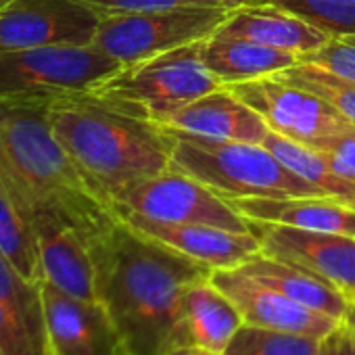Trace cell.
<instances>
[{
    "mask_svg": "<svg viewBox=\"0 0 355 355\" xmlns=\"http://www.w3.org/2000/svg\"><path fill=\"white\" fill-rule=\"evenodd\" d=\"M96 297L128 355H167L182 347L180 307L191 284L214 270L115 220L88 243Z\"/></svg>",
    "mask_w": 355,
    "mask_h": 355,
    "instance_id": "1",
    "label": "cell"
},
{
    "mask_svg": "<svg viewBox=\"0 0 355 355\" xmlns=\"http://www.w3.org/2000/svg\"><path fill=\"white\" fill-rule=\"evenodd\" d=\"M0 178L30 218H57L86 243L117 220L109 195L59 142L44 111L0 113Z\"/></svg>",
    "mask_w": 355,
    "mask_h": 355,
    "instance_id": "2",
    "label": "cell"
},
{
    "mask_svg": "<svg viewBox=\"0 0 355 355\" xmlns=\"http://www.w3.org/2000/svg\"><path fill=\"white\" fill-rule=\"evenodd\" d=\"M44 115L59 142L111 201L169 169L171 140L155 121L121 113L90 94L59 103Z\"/></svg>",
    "mask_w": 355,
    "mask_h": 355,
    "instance_id": "3",
    "label": "cell"
},
{
    "mask_svg": "<svg viewBox=\"0 0 355 355\" xmlns=\"http://www.w3.org/2000/svg\"><path fill=\"white\" fill-rule=\"evenodd\" d=\"M171 140L169 167L193 175L224 199L328 197L286 167L263 144L207 138L161 125Z\"/></svg>",
    "mask_w": 355,
    "mask_h": 355,
    "instance_id": "4",
    "label": "cell"
},
{
    "mask_svg": "<svg viewBox=\"0 0 355 355\" xmlns=\"http://www.w3.org/2000/svg\"><path fill=\"white\" fill-rule=\"evenodd\" d=\"M121 69L94 44L0 53V111H46L92 94Z\"/></svg>",
    "mask_w": 355,
    "mask_h": 355,
    "instance_id": "5",
    "label": "cell"
},
{
    "mask_svg": "<svg viewBox=\"0 0 355 355\" xmlns=\"http://www.w3.org/2000/svg\"><path fill=\"white\" fill-rule=\"evenodd\" d=\"M201 42L123 67L90 96L132 117L159 123L171 111L224 88L201 59Z\"/></svg>",
    "mask_w": 355,
    "mask_h": 355,
    "instance_id": "6",
    "label": "cell"
},
{
    "mask_svg": "<svg viewBox=\"0 0 355 355\" xmlns=\"http://www.w3.org/2000/svg\"><path fill=\"white\" fill-rule=\"evenodd\" d=\"M232 15L228 9L182 7L105 15L98 24L94 46L117 59L123 67L157 55L182 49L214 36Z\"/></svg>",
    "mask_w": 355,
    "mask_h": 355,
    "instance_id": "7",
    "label": "cell"
},
{
    "mask_svg": "<svg viewBox=\"0 0 355 355\" xmlns=\"http://www.w3.org/2000/svg\"><path fill=\"white\" fill-rule=\"evenodd\" d=\"M224 88L257 111L272 132L297 144L328 153L340 140L355 136L351 121L305 88L282 84L274 78H257Z\"/></svg>",
    "mask_w": 355,
    "mask_h": 355,
    "instance_id": "8",
    "label": "cell"
},
{
    "mask_svg": "<svg viewBox=\"0 0 355 355\" xmlns=\"http://www.w3.org/2000/svg\"><path fill=\"white\" fill-rule=\"evenodd\" d=\"M113 209L117 216L134 214L157 222L207 224L232 232H251L249 222L224 197L171 167L119 193L113 199Z\"/></svg>",
    "mask_w": 355,
    "mask_h": 355,
    "instance_id": "9",
    "label": "cell"
},
{
    "mask_svg": "<svg viewBox=\"0 0 355 355\" xmlns=\"http://www.w3.org/2000/svg\"><path fill=\"white\" fill-rule=\"evenodd\" d=\"M101 19L84 0H13L0 11V53L88 46Z\"/></svg>",
    "mask_w": 355,
    "mask_h": 355,
    "instance_id": "10",
    "label": "cell"
},
{
    "mask_svg": "<svg viewBox=\"0 0 355 355\" xmlns=\"http://www.w3.org/2000/svg\"><path fill=\"white\" fill-rule=\"evenodd\" d=\"M249 222L261 253L293 263L336 288L347 301L355 299V239L334 232L303 230L270 222Z\"/></svg>",
    "mask_w": 355,
    "mask_h": 355,
    "instance_id": "11",
    "label": "cell"
},
{
    "mask_svg": "<svg viewBox=\"0 0 355 355\" xmlns=\"http://www.w3.org/2000/svg\"><path fill=\"white\" fill-rule=\"evenodd\" d=\"M51 355H128L123 338L98 299L69 295L40 284Z\"/></svg>",
    "mask_w": 355,
    "mask_h": 355,
    "instance_id": "12",
    "label": "cell"
},
{
    "mask_svg": "<svg viewBox=\"0 0 355 355\" xmlns=\"http://www.w3.org/2000/svg\"><path fill=\"white\" fill-rule=\"evenodd\" d=\"M209 280L232 299L247 326L326 338L340 324V320L332 315L288 299L276 288L245 274L241 268L214 270Z\"/></svg>",
    "mask_w": 355,
    "mask_h": 355,
    "instance_id": "13",
    "label": "cell"
},
{
    "mask_svg": "<svg viewBox=\"0 0 355 355\" xmlns=\"http://www.w3.org/2000/svg\"><path fill=\"white\" fill-rule=\"evenodd\" d=\"M117 218L209 270H234L261 253L253 232H232L207 224L157 222L134 214H121Z\"/></svg>",
    "mask_w": 355,
    "mask_h": 355,
    "instance_id": "14",
    "label": "cell"
},
{
    "mask_svg": "<svg viewBox=\"0 0 355 355\" xmlns=\"http://www.w3.org/2000/svg\"><path fill=\"white\" fill-rule=\"evenodd\" d=\"M159 125L182 132L220 138L230 142L263 144L270 134L268 123L247 103L236 98L228 88L214 90L180 109L165 115Z\"/></svg>",
    "mask_w": 355,
    "mask_h": 355,
    "instance_id": "15",
    "label": "cell"
},
{
    "mask_svg": "<svg viewBox=\"0 0 355 355\" xmlns=\"http://www.w3.org/2000/svg\"><path fill=\"white\" fill-rule=\"evenodd\" d=\"M32 224L44 280L69 295L98 299L94 263L86 239L76 228L51 216H36Z\"/></svg>",
    "mask_w": 355,
    "mask_h": 355,
    "instance_id": "16",
    "label": "cell"
},
{
    "mask_svg": "<svg viewBox=\"0 0 355 355\" xmlns=\"http://www.w3.org/2000/svg\"><path fill=\"white\" fill-rule=\"evenodd\" d=\"M245 326L239 307L209 278L189 286L180 307L182 347H197L224 355L230 340Z\"/></svg>",
    "mask_w": 355,
    "mask_h": 355,
    "instance_id": "17",
    "label": "cell"
},
{
    "mask_svg": "<svg viewBox=\"0 0 355 355\" xmlns=\"http://www.w3.org/2000/svg\"><path fill=\"white\" fill-rule=\"evenodd\" d=\"M245 220L270 222L303 230L334 232L355 239V209L332 197H243L226 199Z\"/></svg>",
    "mask_w": 355,
    "mask_h": 355,
    "instance_id": "18",
    "label": "cell"
},
{
    "mask_svg": "<svg viewBox=\"0 0 355 355\" xmlns=\"http://www.w3.org/2000/svg\"><path fill=\"white\" fill-rule=\"evenodd\" d=\"M220 32L280 49L297 57L311 53L330 40V36H326L318 28L272 3L249 5L232 11Z\"/></svg>",
    "mask_w": 355,
    "mask_h": 355,
    "instance_id": "19",
    "label": "cell"
},
{
    "mask_svg": "<svg viewBox=\"0 0 355 355\" xmlns=\"http://www.w3.org/2000/svg\"><path fill=\"white\" fill-rule=\"evenodd\" d=\"M201 59L222 86L270 78L299 63V57L293 53L222 34L220 30L201 42Z\"/></svg>",
    "mask_w": 355,
    "mask_h": 355,
    "instance_id": "20",
    "label": "cell"
},
{
    "mask_svg": "<svg viewBox=\"0 0 355 355\" xmlns=\"http://www.w3.org/2000/svg\"><path fill=\"white\" fill-rule=\"evenodd\" d=\"M241 270L309 309L322 311L336 320H343L347 311L349 301L336 288L293 263L257 253L245 266H241Z\"/></svg>",
    "mask_w": 355,
    "mask_h": 355,
    "instance_id": "21",
    "label": "cell"
},
{
    "mask_svg": "<svg viewBox=\"0 0 355 355\" xmlns=\"http://www.w3.org/2000/svg\"><path fill=\"white\" fill-rule=\"evenodd\" d=\"M263 146L274 153L286 167H291L297 175L309 184L324 191L328 197L336 199L338 203L355 209V180L340 175L326 153L297 144L276 132L270 130V134L263 140Z\"/></svg>",
    "mask_w": 355,
    "mask_h": 355,
    "instance_id": "22",
    "label": "cell"
},
{
    "mask_svg": "<svg viewBox=\"0 0 355 355\" xmlns=\"http://www.w3.org/2000/svg\"><path fill=\"white\" fill-rule=\"evenodd\" d=\"M0 251L30 282L44 280L32 218L17 195L0 178Z\"/></svg>",
    "mask_w": 355,
    "mask_h": 355,
    "instance_id": "23",
    "label": "cell"
},
{
    "mask_svg": "<svg viewBox=\"0 0 355 355\" xmlns=\"http://www.w3.org/2000/svg\"><path fill=\"white\" fill-rule=\"evenodd\" d=\"M270 78L318 94L328 105H332L347 121H351L355 125V82L353 80L334 76V73H330L318 65H309V63H297V65L282 69Z\"/></svg>",
    "mask_w": 355,
    "mask_h": 355,
    "instance_id": "24",
    "label": "cell"
},
{
    "mask_svg": "<svg viewBox=\"0 0 355 355\" xmlns=\"http://www.w3.org/2000/svg\"><path fill=\"white\" fill-rule=\"evenodd\" d=\"M324 338L243 326L226 347L224 355H320Z\"/></svg>",
    "mask_w": 355,
    "mask_h": 355,
    "instance_id": "25",
    "label": "cell"
},
{
    "mask_svg": "<svg viewBox=\"0 0 355 355\" xmlns=\"http://www.w3.org/2000/svg\"><path fill=\"white\" fill-rule=\"evenodd\" d=\"M40 284H34L26 276H21L19 270L0 251V301L9 305L36 334L46 338Z\"/></svg>",
    "mask_w": 355,
    "mask_h": 355,
    "instance_id": "26",
    "label": "cell"
},
{
    "mask_svg": "<svg viewBox=\"0 0 355 355\" xmlns=\"http://www.w3.org/2000/svg\"><path fill=\"white\" fill-rule=\"evenodd\" d=\"M326 36H355V0H266Z\"/></svg>",
    "mask_w": 355,
    "mask_h": 355,
    "instance_id": "27",
    "label": "cell"
},
{
    "mask_svg": "<svg viewBox=\"0 0 355 355\" xmlns=\"http://www.w3.org/2000/svg\"><path fill=\"white\" fill-rule=\"evenodd\" d=\"M94 11L105 15L119 13H140V11H165V9H182V7H211L236 11L249 5H261L266 0H84Z\"/></svg>",
    "mask_w": 355,
    "mask_h": 355,
    "instance_id": "28",
    "label": "cell"
},
{
    "mask_svg": "<svg viewBox=\"0 0 355 355\" xmlns=\"http://www.w3.org/2000/svg\"><path fill=\"white\" fill-rule=\"evenodd\" d=\"M0 355H51L49 340L36 334L3 301H0Z\"/></svg>",
    "mask_w": 355,
    "mask_h": 355,
    "instance_id": "29",
    "label": "cell"
},
{
    "mask_svg": "<svg viewBox=\"0 0 355 355\" xmlns=\"http://www.w3.org/2000/svg\"><path fill=\"white\" fill-rule=\"evenodd\" d=\"M299 63L318 65L334 76L355 82V36H334L320 49L299 55Z\"/></svg>",
    "mask_w": 355,
    "mask_h": 355,
    "instance_id": "30",
    "label": "cell"
},
{
    "mask_svg": "<svg viewBox=\"0 0 355 355\" xmlns=\"http://www.w3.org/2000/svg\"><path fill=\"white\" fill-rule=\"evenodd\" d=\"M320 355H355V334L347 326L338 324L322 340Z\"/></svg>",
    "mask_w": 355,
    "mask_h": 355,
    "instance_id": "31",
    "label": "cell"
},
{
    "mask_svg": "<svg viewBox=\"0 0 355 355\" xmlns=\"http://www.w3.org/2000/svg\"><path fill=\"white\" fill-rule=\"evenodd\" d=\"M340 324H343V326H347V328L355 334V299H353V301H349L347 311H345V315H343Z\"/></svg>",
    "mask_w": 355,
    "mask_h": 355,
    "instance_id": "32",
    "label": "cell"
},
{
    "mask_svg": "<svg viewBox=\"0 0 355 355\" xmlns=\"http://www.w3.org/2000/svg\"><path fill=\"white\" fill-rule=\"evenodd\" d=\"M167 355H218V353H209V351H203L197 347H175Z\"/></svg>",
    "mask_w": 355,
    "mask_h": 355,
    "instance_id": "33",
    "label": "cell"
},
{
    "mask_svg": "<svg viewBox=\"0 0 355 355\" xmlns=\"http://www.w3.org/2000/svg\"><path fill=\"white\" fill-rule=\"evenodd\" d=\"M13 3V0H0V11H3V9H7L9 5Z\"/></svg>",
    "mask_w": 355,
    "mask_h": 355,
    "instance_id": "34",
    "label": "cell"
}]
</instances>
